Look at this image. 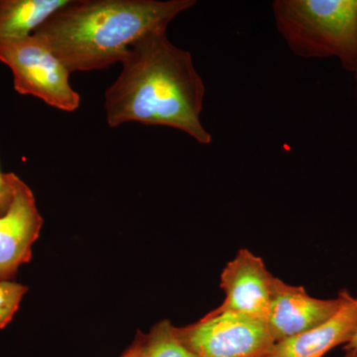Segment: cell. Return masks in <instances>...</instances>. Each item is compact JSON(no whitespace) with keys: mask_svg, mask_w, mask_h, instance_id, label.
Here are the masks:
<instances>
[{"mask_svg":"<svg viewBox=\"0 0 357 357\" xmlns=\"http://www.w3.org/2000/svg\"><path fill=\"white\" fill-rule=\"evenodd\" d=\"M121 75L105 91L109 128L129 122L168 126L202 145L211 135L201 121L206 86L189 51L178 48L167 30L145 34L129 47Z\"/></svg>","mask_w":357,"mask_h":357,"instance_id":"obj_1","label":"cell"},{"mask_svg":"<svg viewBox=\"0 0 357 357\" xmlns=\"http://www.w3.org/2000/svg\"><path fill=\"white\" fill-rule=\"evenodd\" d=\"M195 0H70L33 34L69 70L91 72L121 63L145 34L167 30Z\"/></svg>","mask_w":357,"mask_h":357,"instance_id":"obj_2","label":"cell"},{"mask_svg":"<svg viewBox=\"0 0 357 357\" xmlns=\"http://www.w3.org/2000/svg\"><path fill=\"white\" fill-rule=\"evenodd\" d=\"M277 30L299 57H337L357 72V0H276Z\"/></svg>","mask_w":357,"mask_h":357,"instance_id":"obj_3","label":"cell"},{"mask_svg":"<svg viewBox=\"0 0 357 357\" xmlns=\"http://www.w3.org/2000/svg\"><path fill=\"white\" fill-rule=\"evenodd\" d=\"M0 62L10 68L20 95L35 96L66 112L79 109L81 96L70 86L69 70L36 35L0 41Z\"/></svg>","mask_w":357,"mask_h":357,"instance_id":"obj_4","label":"cell"},{"mask_svg":"<svg viewBox=\"0 0 357 357\" xmlns=\"http://www.w3.org/2000/svg\"><path fill=\"white\" fill-rule=\"evenodd\" d=\"M176 331L197 357H266L275 344L266 319L238 312L213 311Z\"/></svg>","mask_w":357,"mask_h":357,"instance_id":"obj_5","label":"cell"},{"mask_svg":"<svg viewBox=\"0 0 357 357\" xmlns=\"http://www.w3.org/2000/svg\"><path fill=\"white\" fill-rule=\"evenodd\" d=\"M13 192L8 210L0 215V280H9L20 265L30 261L43 218L33 192L20 177L6 173Z\"/></svg>","mask_w":357,"mask_h":357,"instance_id":"obj_6","label":"cell"},{"mask_svg":"<svg viewBox=\"0 0 357 357\" xmlns=\"http://www.w3.org/2000/svg\"><path fill=\"white\" fill-rule=\"evenodd\" d=\"M347 294L342 291L337 299H317L302 286L289 285L275 277L266 314L275 344L325 323L342 307Z\"/></svg>","mask_w":357,"mask_h":357,"instance_id":"obj_7","label":"cell"},{"mask_svg":"<svg viewBox=\"0 0 357 357\" xmlns=\"http://www.w3.org/2000/svg\"><path fill=\"white\" fill-rule=\"evenodd\" d=\"M274 278L261 257L248 249H241L223 269L220 287L225 299L213 311L266 319Z\"/></svg>","mask_w":357,"mask_h":357,"instance_id":"obj_8","label":"cell"},{"mask_svg":"<svg viewBox=\"0 0 357 357\" xmlns=\"http://www.w3.org/2000/svg\"><path fill=\"white\" fill-rule=\"evenodd\" d=\"M357 331V299L347 294L337 314L325 323L276 342L266 357H323L337 345L349 344Z\"/></svg>","mask_w":357,"mask_h":357,"instance_id":"obj_9","label":"cell"},{"mask_svg":"<svg viewBox=\"0 0 357 357\" xmlns=\"http://www.w3.org/2000/svg\"><path fill=\"white\" fill-rule=\"evenodd\" d=\"M70 0H0V41L23 39Z\"/></svg>","mask_w":357,"mask_h":357,"instance_id":"obj_10","label":"cell"},{"mask_svg":"<svg viewBox=\"0 0 357 357\" xmlns=\"http://www.w3.org/2000/svg\"><path fill=\"white\" fill-rule=\"evenodd\" d=\"M133 345L140 357H197L168 321H160L148 335H138Z\"/></svg>","mask_w":357,"mask_h":357,"instance_id":"obj_11","label":"cell"},{"mask_svg":"<svg viewBox=\"0 0 357 357\" xmlns=\"http://www.w3.org/2000/svg\"><path fill=\"white\" fill-rule=\"evenodd\" d=\"M28 288L9 280H0V328H4L20 307Z\"/></svg>","mask_w":357,"mask_h":357,"instance_id":"obj_12","label":"cell"},{"mask_svg":"<svg viewBox=\"0 0 357 357\" xmlns=\"http://www.w3.org/2000/svg\"><path fill=\"white\" fill-rule=\"evenodd\" d=\"M11 199H13V192L7 181L6 174L1 173L0 171V215H4L8 210Z\"/></svg>","mask_w":357,"mask_h":357,"instance_id":"obj_13","label":"cell"},{"mask_svg":"<svg viewBox=\"0 0 357 357\" xmlns=\"http://www.w3.org/2000/svg\"><path fill=\"white\" fill-rule=\"evenodd\" d=\"M345 351H357V331L356 335H354V338L349 342V344H345L344 347Z\"/></svg>","mask_w":357,"mask_h":357,"instance_id":"obj_14","label":"cell"},{"mask_svg":"<svg viewBox=\"0 0 357 357\" xmlns=\"http://www.w3.org/2000/svg\"><path fill=\"white\" fill-rule=\"evenodd\" d=\"M121 357H140L139 354H138L137 349H136V347H134V345H131L130 347L124 352L123 354Z\"/></svg>","mask_w":357,"mask_h":357,"instance_id":"obj_15","label":"cell"},{"mask_svg":"<svg viewBox=\"0 0 357 357\" xmlns=\"http://www.w3.org/2000/svg\"><path fill=\"white\" fill-rule=\"evenodd\" d=\"M344 357H357V351H347V354H345Z\"/></svg>","mask_w":357,"mask_h":357,"instance_id":"obj_16","label":"cell"},{"mask_svg":"<svg viewBox=\"0 0 357 357\" xmlns=\"http://www.w3.org/2000/svg\"><path fill=\"white\" fill-rule=\"evenodd\" d=\"M354 77H356V91H357V72L354 73Z\"/></svg>","mask_w":357,"mask_h":357,"instance_id":"obj_17","label":"cell"}]
</instances>
